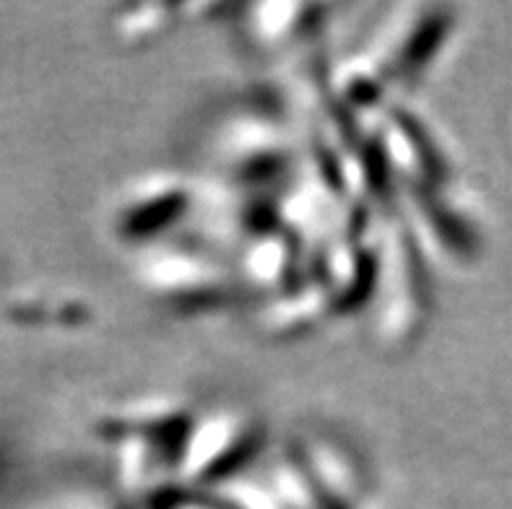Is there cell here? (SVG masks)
<instances>
[{
	"instance_id": "7a4b0ae2",
	"label": "cell",
	"mask_w": 512,
	"mask_h": 509,
	"mask_svg": "<svg viewBox=\"0 0 512 509\" xmlns=\"http://www.w3.org/2000/svg\"><path fill=\"white\" fill-rule=\"evenodd\" d=\"M190 203V190L169 177H156L133 187L115 211V232L120 239H146L162 232Z\"/></svg>"
},
{
	"instance_id": "6da1fadb",
	"label": "cell",
	"mask_w": 512,
	"mask_h": 509,
	"mask_svg": "<svg viewBox=\"0 0 512 509\" xmlns=\"http://www.w3.org/2000/svg\"><path fill=\"white\" fill-rule=\"evenodd\" d=\"M260 445V429L245 416H216L203 429H193L182 465L188 476L214 481L237 471L253 458Z\"/></svg>"
}]
</instances>
